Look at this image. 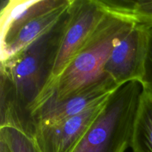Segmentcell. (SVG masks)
<instances>
[{"label":"cell","mask_w":152,"mask_h":152,"mask_svg":"<svg viewBox=\"0 0 152 152\" xmlns=\"http://www.w3.org/2000/svg\"><path fill=\"white\" fill-rule=\"evenodd\" d=\"M102 1L108 8L107 14L88 41L37 104L48 98L64 99L105 74L104 67L113 48L137 22L130 15L110 7Z\"/></svg>","instance_id":"2"},{"label":"cell","mask_w":152,"mask_h":152,"mask_svg":"<svg viewBox=\"0 0 152 152\" xmlns=\"http://www.w3.org/2000/svg\"><path fill=\"white\" fill-rule=\"evenodd\" d=\"M152 27L137 22L113 48L104 74L120 87L132 81L143 83Z\"/></svg>","instance_id":"5"},{"label":"cell","mask_w":152,"mask_h":152,"mask_svg":"<svg viewBox=\"0 0 152 152\" xmlns=\"http://www.w3.org/2000/svg\"><path fill=\"white\" fill-rule=\"evenodd\" d=\"M72 0L35 18L22 27L10 41L0 48L1 62L7 60L50 30L69 8Z\"/></svg>","instance_id":"9"},{"label":"cell","mask_w":152,"mask_h":152,"mask_svg":"<svg viewBox=\"0 0 152 152\" xmlns=\"http://www.w3.org/2000/svg\"><path fill=\"white\" fill-rule=\"evenodd\" d=\"M0 139L10 152H43L34 135L13 126L0 127Z\"/></svg>","instance_id":"11"},{"label":"cell","mask_w":152,"mask_h":152,"mask_svg":"<svg viewBox=\"0 0 152 152\" xmlns=\"http://www.w3.org/2000/svg\"><path fill=\"white\" fill-rule=\"evenodd\" d=\"M130 147L133 152H152V87L142 83Z\"/></svg>","instance_id":"10"},{"label":"cell","mask_w":152,"mask_h":152,"mask_svg":"<svg viewBox=\"0 0 152 152\" xmlns=\"http://www.w3.org/2000/svg\"><path fill=\"white\" fill-rule=\"evenodd\" d=\"M142 83L149 85L152 87V34L151 41H150L149 50H148V58H147L146 61V65H145V75Z\"/></svg>","instance_id":"13"},{"label":"cell","mask_w":152,"mask_h":152,"mask_svg":"<svg viewBox=\"0 0 152 152\" xmlns=\"http://www.w3.org/2000/svg\"><path fill=\"white\" fill-rule=\"evenodd\" d=\"M142 83L117 88L71 152H125L130 146Z\"/></svg>","instance_id":"3"},{"label":"cell","mask_w":152,"mask_h":152,"mask_svg":"<svg viewBox=\"0 0 152 152\" xmlns=\"http://www.w3.org/2000/svg\"><path fill=\"white\" fill-rule=\"evenodd\" d=\"M118 10L134 18L137 23L152 27V1H111Z\"/></svg>","instance_id":"12"},{"label":"cell","mask_w":152,"mask_h":152,"mask_svg":"<svg viewBox=\"0 0 152 152\" xmlns=\"http://www.w3.org/2000/svg\"><path fill=\"white\" fill-rule=\"evenodd\" d=\"M107 13L108 8L102 0H72L69 19L59 45L50 83L42 97L88 41Z\"/></svg>","instance_id":"4"},{"label":"cell","mask_w":152,"mask_h":152,"mask_svg":"<svg viewBox=\"0 0 152 152\" xmlns=\"http://www.w3.org/2000/svg\"><path fill=\"white\" fill-rule=\"evenodd\" d=\"M108 99L59 123L37 129L34 137L42 151H72L100 112Z\"/></svg>","instance_id":"7"},{"label":"cell","mask_w":152,"mask_h":152,"mask_svg":"<svg viewBox=\"0 0 152 152\" xmlns=\"http://www.w3.org/2000/svg\"><path fill=\"white\" fill-rule=\"evenodd\" d=\"M0 152H10L5 142L1 139H0Z\"/></svg>","instance_id":"14"},{"label":"cell","mask_w":152,"mask_h":152,"mask_svg":"<svg viewBox=\"0 0 152 152\" xmlns=\"http://www.w3.org/2000/svg\"><path fill=\"white\" fill-rule=\"evenodd\" d=\"M68 0L3 1L0 12V48L35 18L62 5Z\"/></svg>","instance_id":"8"},{"label":"cell","mask_w":152,"mask_h":152,"mask_svg":"<svg viewBox=\"0 0 152 152\" xmlns=\"http://www.w3.org/2000/svg\"><path fill=\"white\" fill-rule=\"evenodd\" d=\"M119 88L105 74L101 78L62 99L48 98L37 104L31 113L34 133L37 129L59 123L105 100Z\"/></svg>","instance_id":"6"},{"label":"cell","mask_w":152,"mask_h":152,"mask_svg":"<svg viewBox=\"0 0 152 152\" xmlns=\"http://www.w3.org/2000/svg\"><path fill=\"white\" fill-rule=\"evenodd\" d=\"M69 14L70 7L47 32L1 62L0 127L13 126L34 136L31 113L50 83Z\"/></svg>","instance_id":"1"}]
</instances>
